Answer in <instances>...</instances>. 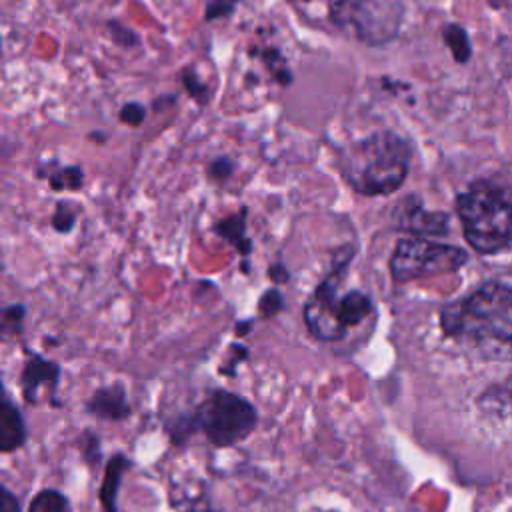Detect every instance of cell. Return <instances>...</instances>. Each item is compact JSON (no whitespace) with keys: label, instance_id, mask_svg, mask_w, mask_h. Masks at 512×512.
Masks as SVG:
<instances>
[{"label":"cell","instance_id":"28","mask_svg":"<svg viewBox=\"0 0 512 512\" xmlns=\"http://www.w3.org/2000/svg\"><path fill=\"white\" fill-rule=\"evenodd\" d=\"M486 2H488L492 8H496V10H498V8H504V6H508V0H486Z\"/></svg>","mask_w":512,"mask_h":512},{"label":"cell","instance_id":"12","mask_svg":"<svg viewBox=\"0 0 512 512\" xmlns=\"http://www.w3.org/2000/svg\"><path fill=\"white\" fill-rule=\"evenodd\" d=\"M26 442V424L10 396L0 398V452H14Z\"/></svg>","mask_w":512,"mask_h":512},{"label":"cell","instance_id":"10","mask_svg":"<svg viewBox=\"0 0 512 512\" xmlns=\"http://www.w3.org/2000/svg\"><path fill=\"white\" fill-rule=\"evenodd\" d=\"M86 410L100 420H126L132 414V408L126 398V390L122 384H110L98 388L88 400Z\"/></svg>","mask_w":512,"mask_h":512},{"label":"cell","instance_id":"16","mask_svg":"<svg viewBox=\"0 0 512 512\" xmlns=\"http://www.w3.org/2000/svg\"><path fill=\"white\" fill-rule=\"evenodd\" d=\"M26 318L24 304H0V340L8 342L22 334Z\"/></svg>","mask_w":512,"mask_h":512},{"label":"cell","instance_id":"18","mask_svg":"<svg viewBox=\"0 0 512 512\" xmlns=\"http://www.w3.org/2000/svg\"><path fill=\"white\" fill-rule=\"evenodd\" d=\"M28 512H70V502L62 492L46 488L32 498Z\"/></svg>","mask_w":512,"mask_h":512},{"label":"cell","instance_id":"20","mask_svg":"<svg viewBox=\"0 0 512 512\" xmlns=\"http://www.w3.org/2000/svg\"><path fill=\"white\" fill-rule=\"evenodd\" d=\"M76 208L72 206V204H68V202H58L56 204V208H54V212H52V218H50V226L56 230V232H60V234H68L72 228H74V224H76Z\"/></svg>","mask_w":512,"mask_h":512},{"label":"cell","instance_id":"25","mask_svg":"<svg viewBox=\"0 0 512 512\" xmlns=\"http://www.w3.org/2000/svg\"><path fill=\"white\" fill-rule=\"evenodd\" d=\"M236 0H208L206 2V20H216L234 12Z\"/></svg>","mask_w":512,"mask_h":512},{"label":"cell","instance_id":"19","mask_svg":"<svg viewBox=\"0 0 512 512\" xmlns=\"http://www.w3.org/2000/svg\"><path fill=\"white\" fill-rule=\"evenodd\" d=\"M264 64L268 66V70L274 74L276 82L280 86H288L292 82V74H290V68H288V62L286 58L276 50V48H266L260 52Z\"/></svg>","mask_w":512,"mask_h":512},{"label":"cell","instance_id":"30","mask_svg":"<svg viewBox=\"0 0 512 512\" xmlns=\"http://www.w3.org/2000/svg\"><path fill=\"white\" fill-rule=\"evenodd\" d=\"M4 396H8V394H6V390H4V386H2V380H0V398H4Z\"/></svg>","mask_w":512,"mask_h":512},{"label":"cell","instance_id":"17","mask_svg":"<svg viewBox=\"0 0 512 512\" xmlns=\"http://www.w3.org/2000/svg\"><path fill=\"white\" fill-rule=\"evenodd\" d=\"M442 38H444V44L448 46V50L452 52V58L458 64H466L470 60V54H472L470 38H468V32L460 24H456V22L446 24L442 30Z\"/></svg>","mask_w":512,"mask_h":512},{"label":"cell","instance_id":"11","mask_svg":"<svg viewBox=\"0 0 512 512\" xmlns=\"http://www.w3.org/2000/svg\"><path fill=\"white\" fill-rule=\"evenodd\" d=\"M372 312H374V302L362 290H348L340 294L334 304V320L344 336L350 328L362 324Z\"/></svg>","mask_w":512,"mask_h":512},{"label":"cell","instance_id":"13","mask_svg":"<svg viewBox=\"0 0 512 512\" xmlns=\"http://www.w3.org/2000/svg\"><path fill=\"white\" fill-rule=\"evenodd\" d=\"M132 466V462L124 454H114L104 468V478L100 484V506L104 512H118V492L122 478L126 470Z\"/></svg>","mask_w":512,"mask_h":512},{"label":"cell","instance_id":"9","mask_svg":"<svg viewBox=\"0 0 512 512\" xmlns=\"http://www.w3.org/2000/svg\"><path fill=\"white\" fill-rule=\"evenodd\" d=\"M60 382V366L36 352H26V362L20 372L22 396L28 404H40L44 394L52 406H56V390Z\"/></svg>","mask_w":512,"mask_h":512},{"label":"cell","instance_id":"32","mask_svg":"<svg viewBox=\"0 0 512 512\" xmlns=\"http://www.w3.org/2000/svg\"><path fill=\"white\" fill-rule=\"evenodd\" d=\"M304 2H310V0H304Z\"/></svg>","mask_w":512,"mask_h":512},{"label":"cell","instance_id":"26","mask_svg":"<svg viewBox=\"0 0 512 512\" xmlns=\"http://www.w3.org/2000/svg\"><path fill=\"white\" fill-rule=\"evenodd\" d=\"M0 512H22L18 498L0 484Z\"/></svg>","mask_w":512,"mask_h":512},{"label":"cell","instance_id":"15","mask_svg":"<svg viewBox=\"0 0 512 512\" xmlns=\"http://www.w3.org/2000/svg\"><path fill=\"white\" fill-rule=\"evenodd\" d=\"M214 232L224 238L228 244H232L242 256H248L252 250V240L246 234V208L240 212L230 214L228 218H222L214 224Z\"/></svg>","mask_w":512,"mask_h":512},{"label":"cell","instance_id":"29","mask_svg":"<svg viewBox=\"0 0 512 512\" xmlns=\"http://www.w3.org/2000/svg\"><path fill=\"white\" fill-rule=\"evenodd\" d=\"M250 326H252V320H248V322L242 324V326L238 324V326H236V332H238V334H246V332L250 330Z\"/></svg>","mask_w":512,"mask_h":512},{"label":"cell","instance_id":"27","mask_svg":"<svg viewBox=\"0 0 512 512\" xmlns=\"http://www.w3.org/2000/svg\"><path fill=\"white\" fill-rule=\"evenodd\" d=\"M268 274H270V278H272L274 282H278V284L288 282V270H286L282 264H272L270 270H268Z\"/></svg>","mask_w":512,"mask_h":512},{"label":"cell","instance_id":"5","mask_svg":"<svg viewBox=\"0 0 512 512\" xmlns=\"http://www.w3.org/2000/svg\"><path fill=\"white\" fill-rule=\"evenodd\" d=\"M330 20L368 46L392 42L404 20V0H328Z\"/></svg>","mask_w":512,"mask_h":512},{"label":"cell","instance_id":"22","mask_svg":"<svg viewBox=\"0 0 512 512\" xmlns=\"http://www.w3.org/2000/svg\"><path fill=\"white\" fill-rule=\"evenodd\" d=\"M182 82H184L188 94H190L196 102L204 104V102L208 100V86L198 78V74H196L194 70H192V72H186V74L182 76Z\"/></svg>","mask_w":512,"mask_h":512},{"label":"cell","instance_id":"2","mask_svg":"<svg viewBox=\"0 0 512 512\" xmlns=\"http://www.w3.org/2000/svg\"><path fill=\"white\" fill-rule=\"evenodd\" d=\"M412 146L392 130L374 132L338 154V170L346 184L362 196H390L408 178Z\"/></svg>","mask_w":512,"mask_h":512},{"label":"cell","instance_id":"4","mask_svg":"<svg viewBox=\"0 0 512 512\" xmlns=\"http://www.w3.org/2000/svg\"><path fill=\"white\" fill-rule=\"evenodd\" d=\"M258 424L256 408L240 394L218 388L212 390L188 416L176 420L172 434L178 442L182 434L202 432L210 444L230 448L246 440Z\"/></svg>","mask_w":512,"mask_h":512},{"label":"cell","instance_id":"23","mask_svg":"<svg viewBox=\"0 0 512 512\" xmlns=\"http://www.w3.org/2000/svg\"><path fill=\"white\" fill-rule=\"evenodd\" d=\"M236 164L230 156H218L208 164V176L212 180H226L234 172Z\"/></svg>","mask_w":512,"mask_h":512},{"label":"cell","instance_id":"14","mask_svg":"<svg viewBox=\"0 0 512 512\" xmlns=\"http://www.w3.org/2000/svg\"><path fill=\"white\" fill-rule=\"evenodd\" d=\"M36 178H44L52 190L56 192H74L80 190L84 184V170L78 164H40L36 168Z\"/></svg>","mask_w":512,"mask_h":512},{"label":"cell","instance_id":"7","mask_svg":"<svg viewBox=\"0 0 512 512\" xmlns=\"http://www.w3.org/2000/svg\"><path fill=\"white\" fill-rule=\"evenodd\" d=\"M352 258H354V246H350V244L342 246L334 254L330 272L316 286V290L312 292V296L308 298V302L302 308V316H304V324H306L308 332L320 342H336V340L344 338L342 330L338 328V324L334 320V304L340 296V288L350 270Z\"/></svg>","mask_w":512,"mask_h":512},{"label":"cell","instance_id":"24","mask_svg":"<svg viewBox=\"0 0 512 512\" xmlns=\"http://www.w3.org/2000/svg\"><path fill=\"white\" fill-rule=\"evenodd\" d=\"M144 116H146V110H144V106L138 104V102H128V104H124V106L120 108V114H118L120 122H122V124H128V126H138V124H142Z\"/></svg>","mask_w":512,"mask_h":512},{"label":"cell","instance_id":"21","mask_svg":"<svg viewBox=\"0 0 512 512\" xmlns=\"http://www.w3.org/2000/svg\"><path fill=\"white\" fill-rule=\"evenodd\" d=\"M258 308H260V314H262L264 318L276 316V314L282 312V308H284V298H282V294H280L276 288L266 290V292L262 294L260 302H258Z\"/></svg>","mask_w":512,"mask_h":512},{"label":"cell","instance_id":"1","mask_svg":"<svg viewBox=\"0 0 512 512\" xmlns=\"http://www.w3.org/2000/svg\"><path fill=\"white\" fill-rule=\"evenodd\" d=\"M442 332L470 344L490 358L508 360L512 342V288L490 280L468 296L448 302L440 310Z\"/></svg>","mask_w":512,"mask_h":512},{"label":"cell","instance_id":"6","mask_svg":"<svg viewBox=\"0 0 512 512\" xmlns=\"http://www.w3.org/2000/svg\"><path fill=\"white\" fill-rule=\"evenodd\" d=\"M468 262V252L454 244L428 238H400L390 256V274L396 282H412L460 270Z\"/></svg>","mask_w":512,"mask_h":512},{"label":"cell","instance_id":"8","mask_svg":"<svg viewBox=\"0 0 512 512\" xmlns=\"http://www.w3.org/2000/svg\"><path fill=\"white\" fill-rule=\"evenodd\" d=\"M396 228L414 236H446L450 232V216L446 212H430L420 196H406L392 212Z\"/></svg>","mask_w":512,"mask_h":512},{"label":"cell","instance_id":"3","mask_svg":"<svg viewBox=\"0 0 512 512\" xmlns=\"http://www.w3.org/2000/svg\"><path fill=\"white\" fill-rule=\"evenodd\" d=\"M456 214L464 238L480 254H498L510 246V190L494 180H476L456 196Z\"/></svg>","mask_w":512,"mask_h":512},{"label":"cell","instance_id":"31","mask_svg":"<svg viewBox=\"0 0 512 512\" xmlns=\"http://www.w3.org/2000/svg\"><path fill=\"white\" fill-rule=\"evenodd\" d=\"M0 54H2V38H0Z\"/></svg>","mask_w":512,"mask_h":512}]
</instances>
